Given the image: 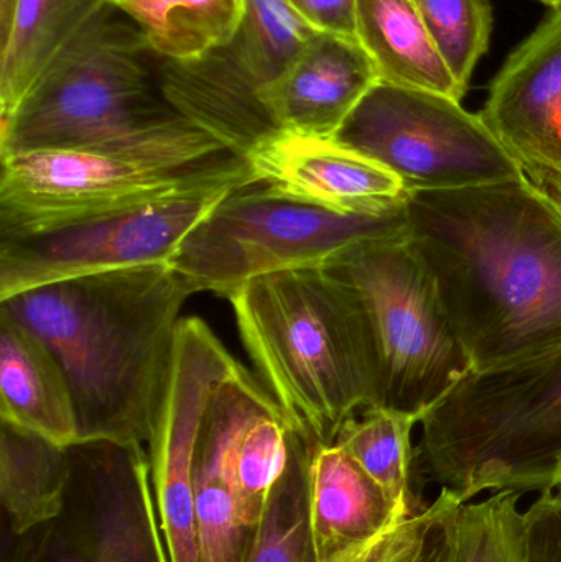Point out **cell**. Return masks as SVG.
I'll use <instances>...</instances> for the list:
<instances>
[{
  "mask_svg": "<svg viewBox=\"0 0 561 562\" xmlns=\"http://www.w3.org/2000/svg\"><path fill=\"white\" fill-rule=\"evenodd\" d=\"M407 221L471 372L561 346V210L529 177L411 193Z\"/></svg>",
  "mask_w": 561,
  "mask_h": 562,
  "instance_id": "1",
  "label": "cell"
},
{
  "mask_svg": "<svg viewBox=\"0 0 561 562\" xmlns=\"http://www.w3.org/2000/svg\"><path fill=\"white\" fill-rule=\"evenodd\" d=\"M191 294L173 267L155 263L33 288L0 311L58 360L79 441L147 446Z\"/></svg>",
  "mask_w": 561,
  "mask_h": 562,
  "instance_id": "2",
  "label": "cell"
},
{
  "mask_svg": "<svg viewBox=\"0 0 561 562\" xmlns=\"http://www.w3.org/2000/svg\"><path fill=\"white\" fill-rule=\"evenodd\" d=\"M160 61L137 23L108 3L0 119V158L46 150L197 158L229 151L171 108Z\"/></svg>",
  "mask_w": 561,
  "mask_h": 562,
  "instance_id": "3",
  "label": "cell"
},
{
  "mask_svg": "<svg viewBox=\"0 0 561 562\" xmlns=\"http://www.w3.org/2000/svg\"><path fill=\"white\" fill-rule=\"evenodd\" d=\"M229 301L263 385L303 438L333 445L346 422L375 408L358 314L325 266L259 277Z\"/></svg>",
  "mask_w": 561,
  "mask_h": 562,
  "instance_id": "4",
  "label": "cell"
},
{
  "mask_svg": "<svg viewBox=\"0 0 561 562\" xmlns=\"http://www.w3.org/2000/svg\"><path fill=\"white\" fill-rule=\"evenodd\" d=\"M422 425V472L461 504L494 492L550 491L561 482V346L470 372Z\"/></svg>",
  "mask_w": 561,
  "mask_h": 562,
  "instance_id": "5",
  "label": "cell"
},
{
  "mask_svg": "<svg viewBox=\"0 0 561 562\" xmlns=\"http://www.w3.org/2000/svg\"><path fill=\"white\" fill-rule=\"evenodd\" d=\"M358 314L375 408L424 419L471 372L437 286L408 236L366 240L323 263Z\"/></svg>",
  "mask_w": 561,
  "mask_h": 562,
  "instance_id": "6",
  "label": "cell"
},
{
  "mask_svg": "<svg viewBox=\"0 0 561 562\" xmlns=\"http://www.w3.org/2000/svg\"><path fill=\"white\" fill-rule=\"evenodd\" d=\"M402 236H408L407 201L388 213L343 214L250 183L191 229L171 267L193 293L229 300L259 277L323 266L366 240Z\"/></svg>",
  "mask_w": 561,
  "mask_h": 562,
  "instance_id": "7",
  "label": "cell"
},
{
  "mask_svg": "<svg viewBox=\"0 0 561 562\" xmlns=\"http://www.w3.org/2000/svg\"><path fill=\"white\" fill-rule=\"evenodd\" d=\"M0 239L138 210L224 178H256L231 151L197 158L46 150L0 158Z\"/></svg>",
  "mask_w": 561,
  "mask_h": 562,
  "instance_id": "8",
  "label": "cell"
},
{
  "mask_svg": "<svg viewBox=\"0 0 561 562\" xmlns=\"http://www.w3.org/2000/svg\"><path fill=\"white\" fill-rule=\"evenodd\" d=\"M335 140L395 175L407 193L527 177L483 115L438 92L378 82Z\"/></svg>",
  "mask_w": 561,
  "mask_h": 562,
  "instance_id": "9",
  "label": "cell"
},
{
  "mask_svg": "<svg viewBox=\"0 0 561 562\" xmlns=\"http://www.w3.org/2000/svg\"><path fill=\"white\" fill-rule=\"evenodd\" d=\"M68 451L61 514L23 537L5 533L2 562H170L147 448L79 441Z\"/></svg>",
  "mask_w": 561,
  "mask_h": 562,
  "instance_id": "10",
  "label": "cell"
},
{
  "mask_svg": "<svg viewBox=\"0 0 561 562\" xmlns=\"http://www.w3.org/2000/svg\"><path fill=\"white\" fill-rule=\"evenodd\" d=\"M315 33L287 0H247L229 43L187 61L161 58L165 98L231 154L249 157L282 134L263 98Z\"/></svg>",
  "mask_w": 561,
  "mask_h": 562,
  "instance_id": "11",
  "label": "cell"
},
{
  "mask_svg": "<svg viewBox=\"0 0 561 562\" xmlns=\"http://www.w3.org/2000/svg\"><path fill=\"white\" fill-rule=\"evenodd\" d=\"M250 183L256 178H224L138 210L0 239V300L111 270L171 266L191 229L227 193Z\"/></svg>",
  "mask_w": 561,
  "mask_h": 562,
  "instance_id": "12",
  "label": "cell"
},
{
  "mask_svg": "<svg viewBox=\"0 0 561 562\" xmlns=\"http://www.w3.org/2000/svg\"><path fill=\"white\" fill-rule=\"evenodd\" d=\"M240 366L201 317H181L167 385L145 446L170 562H200L193 485L198 435L214 389Z\"/></svg>",
  "mask_w": 561,
  "mask_h": 562,
  "instance_id": "13",
  "label": "cell"
},
{
  "mask_svg": "<svg viewBox=\"0 0 561 562\" xmlns=\"http://www.w3.org/2000/svg\"><path fill=\"white\" fill-rule=\"evenodd\" d=\"M269 392L240 366L214 389L194 451V521L200 562H247L260 521L247 514L236 481L240 432Z\"/></svg>",
  "mask_w": 561,
  "mask_h": 562,
  "instance_id": "14",
  "label": "cell"
},
{
  "mask_svg": "<svg viewBox=\"0 0 561 562\" xmlns=\"http://www.w3.org/2000/svg\"><path fill=\"white\" fill-rule=\"evenodd\" d=\"M480 114L527 177L561 173V7L510 53Z\"/></svg>",
  "mask_w": 561,
  "mask_h": 562,
  "instance_id": "15",
  "label": "cell"
},
{
  "mask_svg": "<svg viewBox=\"0 0 561 562\" xmlns=\"http://www.w3.org/2000/svg\"><path fill=\"white\" fill-rule=\"evenodd\" d=\"M246 160L257 183L336 213H388L408 198L392 171L335 138L282 132Z\"/></svg>",
  "mask_w": 561,
  "mask_h": 562,
  "instance_id": "16",
  "label": "cell"
},
{
  "mask_svg": "<svg viewBox=\"0 0 561 562\" xmlns=\"http://www.w3.org/2000/svg\"><path fill=\"white\" fill-rule=\"evenodd\" d=\"M378 82V69L358 38L316 32L263 101L280 131L335 138Z\"/></svg>",
  "mask_w": 561,
  "mask_h": 562,
  "instance_id": "17",
  "label": "cell"
},
{
  "mask_svg": "<svg viewBox=\"0 0 561 562\" xmlns=\"http://www.w3.org/2000/svg\"><path fill=\"white\" fill-rule=\"evenodd\" d=\"M308 510L318 562L341 557L411 520L338 445L313 449Z\"/></svg>",
  "mask_w": 561,
  "mask_h": 562,
  "instance_id": "18",
  "label": "cell"
},
{
  "mask_svg": "<svg viewBox=\"0 0 561 562\" xmlns=\"http://www.w3.org/2000/svg\"><path fill=\"white\" fill-rule=\"evenodd\" d=\"M0 419L56 445L79 442L68 380L45 342L0 311Z\"/></svg>",
  "mask_w": 561,
  "mask_h": 562,
  "instance_id": "19",
  "label": "cell"
},
{
  "mask_svg": "<svg viewBox=\"0 0 561 562\" xmlns=\"http://www.w3.org/2000/svg\"><path fill=\"white\" fill-rule=\"evenodd\" d=\"M114 0H0V119L12 114L49 59Z\"/></svg>",
  "mask_w": 561,
  "mask_h": 562,
  "instance_id": "20",
  "label": "cell"
},
{
  "mask_svg": "<svg viewBox=\"0 0 561 562\" xmlns=\"http://www.w3.org/2000/svg\"><path fill=\"white\" fill-rule=\"evenodd\" d=\"M356 36L379 82L464 98L438 53L417 0H358Z\"/></svg>",
  "mask_w": 561,
  "mask_h": 562,
  "instance_id": "21",
  "label": "cell"
},
{
  "mask_svg": "<svg viewBox=\"0 0 561 562\" xmlns=\"http://www.w3.org/2000/svg\"><path fill=\"white\" fill-rule=\"evenodd\" d=\"M69 451L0 419V504L3 533L20 538L55 520L65 504Z\"/></svg>",
  "mask_w": 561,
  "mask_h": 562,
  "instance_id": "22",
  "label": "cell"
},
{
  "mask_svg": "<svg viewBox=\"0 0 561 562\" xmlns=\"http://www.w3.org/2000/svg\"><path fill=\"white\" fill-rule=\"evenodd\" d=\"M418 423L420 418L407 413L369 408L346 422L335 441L408 518L431 504L422 497L417 482L420 461L412 432Z\"/></svg>",
  "mask_w": 561,
  "mask_h": 562,
  "instance_id": "23",
  "label": "cell"
},
{
  "mask_svg": "<svg viewBox=\"0 0 561 562\" xmlns=\"http://www.w3.org/2000/svg\"><path fill=\"white\" fill-rule=\"evenodd\" d=\"M144 32L155 55L200 58L236 35L247 0H114Z\"/></svg>",
  "mask_w": 561,
  "mask_h": 562,
  "instance_id": "24",
  "label": "cell"
},
{
  "mask_svg": "<svg viewBox=\"0 0 561 562\" xmlns=\"http://www.w3.org/2000/svg\"><path fill=\"white\" fill-rule=\"evenodd\" d=\"M316 446L302 435L296 439L292 461L267 502L247 562H318L308 510L310 461Z\"/></svg>",
  "mask_w": 561,
  "mask_h": 562,
  "instance_id": "25",
  "label": "cell"
},
{
  "mask_svg": "<svg viewBox=\"0 0 561 562\" xmlns=\"http://www.w3.org/2000/svg\"><path fill=\"white\" fill-rule=\"evenodd\" d=\"M300 432L267 392L240 432L236 481L247 514L260 521L277 482L292 461Z\"/></svg>",
  "mask_w": 561,
  "mask_h": 562,
  "instance_id": "26",
  "label": "cell"
},
{
  "mask_svg": "<svg viewBox=\"0 0 561 562\" xmlns=\"http://www.w3.org/2000/svg\"><path fill=\"white\" fill-rule=\"evenodd\" d=\"M519 492H494L461 505L453 521L455 562H527Z\"/></svg>",
  "mask_w": 561,
  "mask_h": 562,
  "instance_id": "27",
  "label": "cell"
},
{
  "mask_svg": "<svg viewBox=\"0 0 561 562\" xmlns=\"http://www.w3.org/2000/svg\"><path fill=\"white\" fill-rule=\"evenodd\" d=\"M431 40L464 92L493 33L491 0H417Z\"/></svg>",
  "mask_w": 561,
  "mask_h": 562,
  "instance_id": "28",
  "label": "cell"
},
{
  "mask_svg": "<svg viewBox=\"0 0 561 562\" xmlns=\"http://www.w3.org/2000/svg\"><path fill=\"white\" fill-rule=\"evenodd\" d=\"M527 562H561V482L524 510Z\"/></svg>",
  "mask_w": 561,
  "mask_h": 562,
  "instance_id": "29",
  "label": "cell"
},
{
  "mask_svg": "<svg viewBox=\"0 0 561 562\" xmlns=\"http://www.w3.org/2000/svg\"><path fill=\"white\" fill-rule=\"evenodd\" d=\"M461 502L440 488L431 502V514L417 538L391 562H455L453 521Z\"/></svg>",
  "mask_w": 561,
  "mask_h": 562,
  "instance_id": "30",
  "label": "cell"
},
{
  "mask_svg": "<svg viewBox=\"0 0 561 562\" xmlns=\"http://www.w3.org/2000/svg\"><path fill=\"white\" fill-rule=\"evenodd\" d=\"M293 12L315 32L356 36L358 0H287Z\"/></svg>",
  "mask_w": 561,
  "mask_h": 562,
  "instance_id": "31",
  "label": "cell"
},
{
  "mask_svg": "<svg viewBox=\"0 0 561 562\" xmlns=\"http://www.w3.org/2000/svg\"><path fill=\"white\" fill-rule=\"evenodd\" d=\"M431 514V504L424 514L418 517L411 518L404 524L395 525L389 528L379 537L372 538L368 543L361 547L352 548L346 551L341 557L328 562H391L399 553L405 550L415 538L420 535L427 525Z\"/></svg>",
  "mask_w": 561,
  "mask_h": 562,
  "instance_id": "32",
  "label": "cell"
},
{
  "mask_svg": "<svg viewBox=\"0 0 561 562\" xmlns=\"http://www.w3.org/2000/svg\"><path fill=\"white\" fill-rule=\"evenodd\" d=\"M530 180L540 188V190L546 191L561 210V173H547L539 175V177H532Z\"/></svg>",
  "mask_w": 561,
  "mask_h": 562,
  "instance_id": "33",
  "label": "cell"
},
{
  "mask_svg": "<svg viewBox=\"0 0 561 562\" xmlns=\"http://www.w3.org/2000/svg\"><path fill=\"white\" fill-rule=\"evenodd\" d=\"M539 2L546 3V5L552 7V9L561 7V0H539Z\"/></svg>",
  "mask_w": 561,
  "mask_h": 562,
  "instance_id": "34",
  "label": "cell"
}]
</instances>
